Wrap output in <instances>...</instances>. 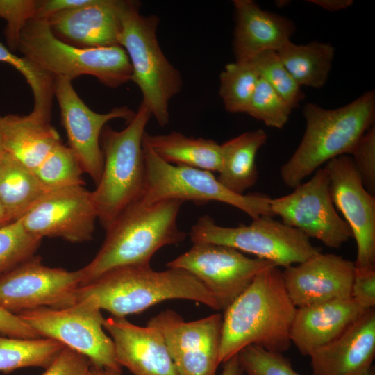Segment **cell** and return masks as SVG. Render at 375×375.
Instances as JSON below:
<instances>
[{"instance_id": "7a4b0ae2", "label": "cell", "mask_w": 375, "mask_h": 375, "mask_svg": "<svg viewBox=\"0 0 375 375\" xmlns=\"http://www.w3.org/2000/svg\"><path fill=\"white\" fill-rule=\"evenodd\" d=\"M88 299L113 317L140 313L162 301L185 299L219 310L210 292L191 274L178 269L156 271L150 265L112 269L80 286L74 303Z\"/></svg>"}, {"instance_id": "9c48e42d", "label": "cell", "mask_w": 375, "mask_h": 375, "mask_svg": "<svg viewBox=\"0 0 375 375\" xmlns=\"http://www.w3.org/2000/svg\"><path fill=\"white\" fill-rule=\"evenodd\" d=\"M188 235L192 243L230 247L285 268L321 252L301 231L272 216H260L248 225L225 227L203 215L192 226Z\"/></svg>"}, {"instance_id": "c3c4849f", "label": "cell", "mask_w": 375, "mask_h": 375, "mask_svg": "<svg viewBox=\"0 0 375 375\" xmlns=\"http://www.w3.org/2000/svg\"><path fill=\"white\" fill-rule=\"evenodd\" d=\"M87 375H96L94 370L90 368V370L89 371L88 374Z\"/></svg>"}, {"instance_id": "484cf974", "label": "cell", "mask_w": 375, "mask_h": 375, "mask_svg": "<svg viewBox=\"0 0 375 375\" xmlns=\"http://www.w3.org/2000/svg\"><path fill=\"white\" fill-rule=\"evenodd\" d=\"M267 140V133L257 129L243 133L221 144L222 165L217 180L233 192L244 194L257 181L256 157Z\"/></svg>"}, {"instance_id": "44dd1931", "label": "cell", "mask_w": 375, "mask_h": 375, "mask_svg": "<svg viewBox=\"0 0 375 375\" xmlns=\"http://www.w3.org/2000/svg\"><path fill=\"white\" fill-rule=\"evenodd\" d=\"M375 356V309H367L339 336L313 352L312 375H359Z\"/></svg>"}, {"instance_id": "ba28073f", "label": "cell", "mask_w": 375, "mask_h": 375, "mask_svg": "<svg viewBox=\"0 0 375 375\" xmlns=\"http://www.w3.org/2000/svg\"><path fill=\"white\" fill-rule=\"evenodd\" d=\"M142 147L146 179L140 203L149 206L167 199L190 201L197 204L219 201L240 209L252 219L260 216L273 217L271 198L260 194H235L224 186L212 172L167 163L144 141Z\"/></svg>"}, {"instance_id": "60d3db41", "label": "cell", "mask_w": 375, "mask_h": 375, "mask_svg": "<svg viewBox=\"0 0 375 375\" xmlns=\"http://www.w3.org/2000/svg\"><path fill=\"white\" fill-rule=\"evenodd\" d=\"M351 297L366 308L375 306V270L356 273Z\"/></svg>"}, {"instance_id": "ee69618b", "label": "cell", "mask_w": 375, "mask_h": 375, "mask_svg": "<svg viewBox=\"0 0 375 375\" xmlns=\"http://www.w3.org/2000/svg\"><path fill=\"white\" fill-rule=\"evenodd\" d=\"M224 365L221 375H239L242 373L239 365L238 355L229 359Z\"/></svg>"}, {"instance_id": "4fadbf2b", "label": "cell", "mask_w": 375, "mask_h": 375, "mask_svg": "<svg viewBox=\"0 0 375 375\" xmlns=\"http://www.w3.org/2000/svg\"><path fill=\"white\" fill-rule=\"evenodd\" d=\"M82 282L81 269L50 267L34 256L0 277V306L14 314L42 307L65 308L74 303Z\"/></svg>"}, {"instance_id": "8d00e7d4", "label": "cell", "mask_w": 375, "mask_h": 375, "mask_svg": "<svg viewBox=\"0 0 375 375\" xmlns=\"http://www.w3.org/2000/svg\"><path fill=\"white\" fill-rule=\"evenodd\" d=\"M40 0H0V17L6 22L4 35L7 48L17 51L19 34L24 25L35 19Z\"/></svg>"}, {"instance_id": "74e56055", "label": "cell", "mask_w": 375, "mask_h": 375, "mask_svg": "<svg viewBox=\"0 0 375 375\" xmlns=\"http://www.w3.org/2000/svg\"><path fill=\"white\" fill-rule=\"evenodd\" d=\"M350 155L366 190L375 194V126H372L357 142Z\"/></svg>"}, {"instance_id": "681fc988", "label": "cell", "mask_w": 375, "mask_h": 375, "mask_svg": "<svg viewBox=\"0 0 375 375\" xmlns=\"http://www.w3.org/2000/svg\"><path fill=\"white\" fill-rule=\"evenodd\" d=\"M239 375H242V374L241 373V374H239Z\"/></svg>"}, {"instance_id": "5b68a950", "label": "cell", "mask_w": 375, "mask_h": 375, "mask_svg": "<svg viewBox=\"0 0 375 375\" xmlns=\"http://www.w3.org/2000/svg\"><path fill=\"white\" fill-rule=\"evenodd\" d=\"M151 117L149 108L141 103L125 128L117 131L106 125L102 130L103 168L92 197L98 220L105 230L143 194L146 169L142 142Z\"/></svg>"}, {"instance_id": "8992f818", "label": "cell", "mask_w": 375, "mask_h": 375, "mask_svg": "<svg viewBox=\"0 0 375 375\" xmlns=\"http://www.w3.org/2000/svg\"><path fill=\"white\" fill-rule=\"evenodd\" d=\"M122 23L119 45L128 54L131 79L141 91L142 101L161 126L169 122V103L183 85L181 73L168 60L158 43L160 19L140 12V3L120 0Z\"/></svg>"}, {"instance_id": "4dcf8cb0", "label": "cell", "mask_w": 375, "mask_h": 375, "mask_svg": "<svg viewBox=\"0 0 375 375\" xmlns=\"http://www.w3.org/2000/svg\"><path fill=\"white\" fill-rule=\"evenodd\" d=\"M0 62L15 67L29 85L34 100L33 112L51 119L54 98V78L24 56L19 57L0 42Z\"/></svg>"}, {"instance_id": "277c9868", "label": "cell", "mask_w": 375, "mask_h": 375, "mask_svg": "<svg viewBox=\"0 0 375 375\" xmlns=\"http://www.w3.org/2000/svg\"><path fill=\"white\" fill-rule=\"evenodd\" d=\"M306 130L290 158L281 167V177L294 188L323 165L349 154L359 139L374 125L375 92H367L340 108L325 109L308 103L303 108Z\"/></svg>"}, {"instance_id": "8fae6325", "label": "cell", "mask_w": 375, "mask_h": 375, "mask_svg": "<svg viewBox=\"0 0 375 375\" xmlns=\"http://www.w3.org/2000/svg\"><path fill=\"white\" fill-rule=\"evenodd\" d=\"M196 277L210 292L219 310L224 311L263 269L274 262L251 258L227 246L192 243L186 252L166 265Z\"/></svg>"}, {"instance_id": "e575fe53", "label": "cell", "mask_w": 375, "mask_h": 375, "mask_svg": "<svg viewBox=\"0 0 375 375\" xmlns=\"http://www.w3.org/2000/svg\"><path fill=\"white\" fill-rule=\"evenodd\" d=\"M291 107L262 78H258L245 113L265 125L281 128L288 121Z\"/></svg>"}, {"instance_id": "83f0119b", "label": "cell", "mask_w": 375, "mask_h": 375, "mask_svg": "<svg viewBox=\"0 0 375 375\" xmlns=\"http://www.w3.org/2000/svg\"><path fill=\"white\" fill-rule=\"evenodd\" d=\"M277 53L301 87L319 88L328 79L335 49L330 44L317 41L300 45L289 41Z\"/></svg>"}, {"instance_id": "3957f363", "label": "cell", "mask_w": 375, "mask_h": 375, "mask_svg": "<svg viewBox=\"0 0 375 375\" xmlns=\"http://www.w3.org/2000/svg\"><path fill=\"white\" fill-rule=\"evenodd\" d=\"M183 203L167 199L145 206L138 201L126 208L106 230L95 257L81 269V285L115 269L150 265L159 249L183 242L187 234L177 224Z\"/></svg>"}, {"instance_id": "f35d334b", "label": "cell", "mask_w": 375, "mask_h": 375, "mask_svg": "<svg viewBox=\"0 0 375 375\" xmlns=\"http://www.w3.org/2000/svg\"><path fill=\"white\" fill-rule=\"evenodd\" d=\"M90 368L86 356L65 347L42 375H87Z\"/></svg>"}, {"instance_id": "d590c367", "label": "cell", "mask_w": 375, "mask_h": 375, "mask_svg": "<svg viewBox=\"0 0 375 375\" xmlns=\"http://www.w3.org/2000/svg\"><path fill=\"white\" fill-rule=\"evenodd\" d=\"M237 355L241 371L246 375H301L281 353L252 344L242 349Z\"/></svg>"}, {"instance_id": "1f68e13d", "label": "cell", "mask_w": 375, "mask_h": 375, "mask_svg": "<svg viewBox=\"0 0 375 375\" xmlns=\"http://www.w3.org/2000/svg\"><path fill=\"white\" fill-rule=\"evenodd\" d=\"M49 190L84 185L83 170L72 149L58 144L33 171Z\"/></svg>"}, {"instance_id": "d4e9b609", "label": "cell", "mask_w": 375, "mask_h": 375, "mask_svg": "<svg viewBox=\"0 0 375 375\" xmlns=\"http://www.w3.org/2000/svg\"><path fill=\"white\" fill-rule=\"evenodd\" d=\"M143 141L163 161L191 168L219 172L222 165L221 144L211 139L187 136L180 132L151 135Z\"/></svg>"}, {"instance_id": "7402d4cb", "label": "cell", "mask_w": 375, "mask_h": 375, "mask_svg": "<svg viewBox=\"0 0 375 375\" xmlns=\"http://www.w3.org/2000/svg\"><path fill=\"white\" fill-rule=\"evenodd\" d=\"M367 308L351 297L297 308L290 340L305 356L339 336Z\"/></svg>"}, {"instance_id": "b9f144b4", "label": "cell", "mask_w": 375, "mask_h": 375, "mask_svg": "<svg viewBox=\"0 0 375 375\" xmlns=\"http://www.w3.org/2000/svg\"><path fill=\"white\" fill-rule=\"evenodd\" d=\"M90 1V0H40L35 19L47 20L56 14L83 6Z\"/></svg>"}, {"instance_id": "836d02e7", "label": "cell", "mask_w": 375, "mask_h": 375, "mask_svg": "<svg viewBox=\"0 0 375 375\" xmlns=\"http://www.w3.org/2000/svg\"><path fill=\"white\" fill-rule=\"evenodd\" d=\"M262 78L292 109L297 108L305 94L281 60L277 51H267L251 60Z\"/></svg>"}, {"instance_id": "bcb514c9", "label": "cell", "mask_w": 375, "mask_h": 375, "mask_svg": "<svg viewBox=\"0 0 375 375\" xmlns=\"http://www.w3.org/2000/svg\"><path fill=\"white\" fill-rule=\"evenodd\" d=\"M1 115L0 113V122H1ZM4 153H5V151H4L3 146V142H2V139H1V126H0V162L1 160V158H2Z\"/></svg>"}, {"instance_id": "7c38bea8", "label": "cell", "mask_w": 375, "mask_h": 375, "mask_svg": "<svg viewBox=\"0 0 375 375\" xmlns=\"http://www.w3.org/2000/svg\"><path fill=\"white\" fill-rule=\"evenodd\" d=\"M273 216L306 236L326 246L339 249L353 237L350 227L338 213L333 204L327 169L315 171L307 182L301 183L285 196L270 199Z\"/></svg>"}, {"instance_id": "4316f807", "label": "cell", "mask_w": 375, "mask_h": 375, "mask_svg": "<svg viewBox=\"0 0 375 375\" xmlns=\"http://www.w3.org/2000/svg\"><path fill=\"white\" fill-rule=\"evenodd\" d=\"M49 191L32 169L5 151L0 162V201L12 220Z\"/></svg>"}, {"instance_id": "9a60e30c", "label": "cell", "mask_w": 375, "mask_h": 375, "mask_svg": "<svg viewBox=\"0 0 375 375\" xmlns=\"http://www.w3.org/2000/svg\"><path fill=\"white\" fill-rule=\"evenodd\" d=\"M54 97L58 101L61 122L66 131L68 147L78 159L84 173L97 185L103 168L100 137L103 127L121 118L128 123L135 112L127 106L115 107L106 113L92 110L79 97L70 79L54 77Z\"/></svg>"}, {"instance_id": "ab89813d", "label": "cell", "mask_w": 375, "mask_h": 375, "mask_svg": "<svg viewBox=\"0 0 375 375\" xmlns=\"http://www.w3.org/2000/svg\"><path fill=\"white\" fill-rule=\"evenodd\" d=\"M0 334L9 338L34 339L42 338L19 315L0 306Z\"/></svg>"}, {"instance_id": "7dc6e473", "label": "cell", "mask_w": 375, "mask_h": 375, "mask_svg": "<svg viewBox=\"0 0 375 375\" xmlns=\"http://www.w3.org/2000/svg\"><path fill=\"white\" fill-rule=\"evenodd\" d=\"M359 375H375V369L372 365L369 369Z\"/></svg>"}, {"instance_id": "f1b7e54d", "label": "cell", "mask_w": 375, "mask_h": 375, "mask_svg": "<svg viewBox=\"0 0 375 375\" xmlns=\"http://www.w3.org/2000/svg\"><path fill=\"white\" fill-rule=\"evenodd\" d=\"M65 346L48 338L23 339L0 337V372L28 367L47 369Z\"/></svg>"}, {"instance_id": "2e32d148", "label": "cell", "mask_w": 375, "mask_h": 375, "mask_svg": "<svg viewBox=\"0 0 375 375\" xmlns=\"http://www.w3.org/2000/svg\"><path fill=\"white\" fill-rule=\"evenodd\" d=\"M333 204L342 212L357 246L356 273L375 270V197L365 188L351 157L326 162Z\"/></svg>"}, {"instance_id": "cb8c5ba5", "label": "cell", "mask_w": 375, "mask_h": 375, "mask_svg": "<svg viewBox=\"0 0 375 375\" xmlns=\"http://www.w3.org/2000/svg\"><path fill=\"white\" fill-rule=\"evenodd\" d=\"M0 126L4 151L33 171L62 142L51 119L33 111L1 115Z\"/></svg>"}, {"instance_id": "52a82bcc", "label": "cell", "mask_w": 375, "mask_h": 375, "mask_svg": "<svg viewBox=\"0 0 375 375\" xmlns=\"http://www.w3.org/2000/svg\"><path fill=\"white\" fill-rule=\"evenodd\" d=\"M17 51L53 78L71 81L83 75L94 76L109 88H117L131 79L132 67L119 45L81 48L57 38L46 20L32 19L19 34Z\"/></svg>"}, {"instance_id": "e0dca14e", "label": "cell", "mask_w": 375, "mask_h": 375, "mask_svg": "<svg viewBox=\"0 0 375 375\" xmlns=\"http://www.w3.org/2000/svg\"><path fill=\"white\" fill-rule=\"evenodd\" d=\"M20 218L29 233L42 239L72 243L91 240L98 220L92 192L84 185L49 191Z\"/></svg>"}, {"instance_id": "6da1fadb", "label": "cell", "mask_w": 375, "mask_h": 375, "mask_svg": "<svg viewBox=\"0 0 375 375\" xmlns=\"http://www.w3.org/2000/svg\"><path fill=\"white\" fill-rule=\"evenodd\" d=\"M297 308L285 288L282 271H261L224 311L219 364L249 345L283 353L290 347V329Z\"/></svg>"}, {"instance_id": "603a6c76", "label": "cell", "mask_w": 375, "mask_h": 375, "mask_svg": "<svg viewBox=\"0 0 375 375\" xmlns=\"http://www.w3.org/2000/svg\"><path fill=\"white\" fill-rule=\"evenodd\" d=\"M233 42L235 61H249L267 51H278L295 31L285 17L262 10L251 0H234Z\"/></svg>"}, {"instance_id": "d6a6232c", "label": "cell", "mask_w": 375, "mask_h": 375, "mask_svg": "<svg viewBox=\"0 0 375 375\" xmlns=\"http://www.w3.org/2000/svg\"><path fill=\"white\" fill-rule=\"evenodd\" d=\"M42 240L26 229L21 218L0 227V277L33 258Z\"/></svg>"}, {"instance_id": "f6af8a7d", "label": "cell", "mask_w": 375, "mask_h": 375, "mask_svg": "<svg viewBox=\"0 0 375 375\" xmlns=\"http://www.w3.org/2000/svg\"><path fill=\"white\" fill-rule=\"evenodd\" d=\"M0 201V227L13 222Z\"/></svg>"}, {"instance_id": "f546056e", "label": "cell", "mask_w": 375, "mask_h": 375, "mask_svg": "<svg viewBox=\"0 0 375 375\" xmlns=\"http://www.w3.org/2000/svg\"><path fill=\"white\" fill-rule=\"evenodd\" d=\"M258 78L252 60L226 65L219 76V95L226 110L245 113Z\"/></svg>"}, {"instance_id": "d6986e66", "label": "cell", "mask_w": 375, "mask_h": 375, "mask_svg": "<svg viewBox=\"0 0 375 375\" xmlns=\"http://www.w3.org/2000/svg\"><path fill=\"white\" fill-rule=\"evenodd\" d=\"M103 326L113 340L118 362L133 375H178L156 327L138 326L126 317L113 316L105 319Z\"/></svg>"}, {"instance_id": "ffe728a7", "label": "cell", "mask_w": 375, "mask_h": 375, "mask_svg": "<svg viewBox=\"0 0 375 375\" xmlns=\"http://www.w3.org/2000/svg\"><path fill=\"white\" fill-rule=\"evenodd\" d=\"M120 0H90L78 8L56 14L46 21L60 40L81 48L119 45Z\"/></svg>"}, {"instance_id": "30bf717a", "label": "cell", "mask_w": 375, "mask_h": 375, "mask_svg": "<svg viewBox=\"0 0 375 375\" xmlns=\"http://www.w3.org/2000/svg\"><path fill=\"white\" fill-rule=\"evenodd\" d=\"M101 310L83 299L62 308L42 307L17 315L41 337L56 340L86 356L92 367L122 373L113 340L103 331Z\"/></svg>"}, {"instance_id": "7bdbcfd3", "label": "cell", "mask_w": 375, "mask_h": 375, "mask_svg": "<svg viewBox=\"0 0 375 375\" xmlns=\"http://www.w3.org/2000/svg\"><path fill=\"white\" fill-rule=\"evenodd\" d=\"M308 1L331 12L346 9L353 3L351 0H310Z\"/></svg>"}, {"instance_id": "ac0fdd59", "label": "cell", "mask_w": 375, "mask_h": 375, "mask_svg": "<svg viewBox=\"0 0 375 375\" xmlns=\"http://www.w3.org/2000/svg\"><path fill=\"white\" fill-rule=\"evenodd\" d=\"M354 262L319 253L282 271L288 294L296 308L351 297Z\"/></svg>"}, {"instance_id": "5bb4252c", "label": "cell", "mask_w": 375, "mask_h": 375, "mask_svg": "<svg viewBox=\"0 0 375 375\" xmlns=\"http://www.w3.org/2000/svg\"><path fill=\"white\" fill-rule=\"evenodd\" d=\"M222 318L214 313L186 322L176 311L166 309L147 325L160 331L178 375H216Z\"/></svg>"}]
</instances>
